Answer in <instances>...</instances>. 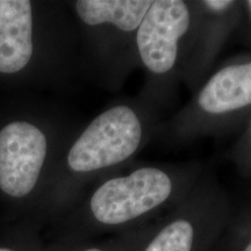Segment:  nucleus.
<instances>
[{"label":"nucleus","instance_id":"6e6552de","mask_svg":"<svg viewBox=\"0 0 251 251\" xmlns=\"http://www.w3.org/2000/svg\"><path fill=\"white\" fill-rule=\"evenodd\" d=\"M194 229L186 220H176L161 230L144 251H192Z\"/></svg>","mask_w":251,"mask_h":251},{"label":"nucleus","instance_id":"1a4fd4ad","mask_svg":"<svg viewBox=\"0 0 251 251\" xmlns=\"http://www.w3.org/2000/svg\"><path fill=\"white\" fill-rule=\"evenodd\" d=\"M206 6L208 8L213 9L215 12L224 11V9L228 8L233 2L231 1H226V0H208V1H205Z\"/></svg>","mask_w":251,"mask_h":251},{"label":"nucleus","instance_id":"f8f14e48","mask_svg":"<svg viewBox=\"0 0 251 251\" xmlns=\"http://www.w3.org/2000/svg\"><path fill=\"white\" fill-rule=\"evenodd\" d=\"M0 251H12V250L6 249V248H0Z\"/></svg>","mask_w":251,"mask_h":251},{"label":"nucleus","instance_id":"20e7f679","mask_svg":"<svg viewBox=\"0 0 251 251\" xmlns=\"http://www.w3.org/2000/svg\"><path fill=\"white\" fill-rule=\"evenodd\" d=\"M190 27V12L180 0H157L137 30V48L150 71L165 74L175 65L178 41Z\"/></svg>","mask_w":251,"mask_h":251},{"label":"nucleus","instance_id":"f03ea898","mask_svg":"<svg viewBox=\"0 0 251 251\" xmlns=\"http://www.w3.org/2000/svg\"><path fill=\"white\" fill-rule=\"evenodd\" d=\"M171 190V180L165 172L140 169L102 184L91 199V211L101 224L121 225L156 208L170 197Z\"/></svg>","mask_w":251,"mask_h":251},{"label":"nucleus","instance_id":"423d86ee","mask_svg":"<svg viewBox=\"0 0 251 251\" xmlns=\"http://www.w3.org/2000/svg\"><path fill=\"white\" fill-rule=\"evenodd\" d=\"M199 105L211 114H221L251 105V62L220 70L199 96Z\"/></svg>","mask_w":251,"mask_h":251},{"label":"nucleus","instance_id":"9b49d317","mask_svg":"<svg viewBox=\"0 0 251 251\" xmlns=\"http://www.w3.org/2000/svg\"><path fill=\"white\" fill-rule=\"evenodd\" d=\"M86 251H101L100 249H96V248H92V249H87Z\"/></svg>","mask_w":251,"mask_h":251},{"label":"nucleus","instance_id":"9d476101","mask_svg":"<svg viewBox=\"0 0 251 251\" xmlns=\"http://www.w3.org/2000/svg\"><path fill=\"white\" fill-rule=\"evenodd\" d=\"M244 251H251V242H250L249 244H248L246 249H244Z\"/></svg>","mask_w":251,"mask_h":251},{"label":"nucleus","instance_id":"39448f33","mask_svg":"<svg viewBox=\"0 0 251 251\" xmlns=\"http://www.w3.org/2000/svg\"><path fill=\"white\" fill-rule=\"evenodd\" d=\"M31 5L27 0H0V72L14 74L33 54Z\"/></svg>","mask_w":251,"mask_h":251},{"label":"nucleus","instance_id":"0eeeda50","mask_svg":"<svg viewBox=\"0 0 251 251\" xmlns=\"http://www.w3.org/2000/svg\"><path fill=\"white\" fill-rule=\"evenodd\" d=\"M151 4L150 0H79L76 11L90 26L109 23L121 30L133 31L139 28Z\"/></svg>","mask_w":251,"mask_h":251},{"label":"nucleus","instance_id":"7ed1b4c3","mask_svg":"<svg viewBox=\"0 0 251 251\" xmlns=\"http://www.w3.org/2000/svg\"><path fill=\"white\" fill-rule=\"evenodd\" d=\"M47 155V140L28 122H13L0 131V188L23 198L35 186Z\"/></svg>","mask_w":251,"mask_h":251},{"label":"nucleus","instance_id":"f257e3e1","mask_svg":"<svg viewBox=\"0 0 251 251\" xmlns=\"http://www.w3.org/2000/svg\"><path fill=\"white\" fill-rule=\"evenodd\" d=\"M142 128L127 106H117L96 118L75 142L68 155L74 171L89 172L118 164L139 148Z\"/></svg>","mask_w":251,"mask_h":251},{"label":"nucleus","instance_id":"ddd939ff","mask_svg":"<svg viewBox=\"0 0 251 251\" xmlns=\"http://www.w3.org/2000/svg\"><path fill=\"white\" fill-rule=\"evenodd\" d=\"M247 4H248V6H249V8L251 9V0H250V1H248Z\"/></svg>","mask_w":251,"mask_h":251}]
</instances>
